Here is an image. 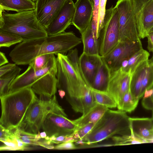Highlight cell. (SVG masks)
Masks as SVG:
<instances>
[{"mask_svg":"<svg viewBox=\"0 0 153 153\" xmlns=\"http://www.w3.org/2000/svg\"><path fill=\"white\" fill-rule=\"evenodd\" d=\"M54 56L53 53H47L38 56L30 63L36 70L41 69L48 63Z\"/></svg>","mask_w":153,"mask_h":153,"instance_id":"1f68e13d","label":"cell"},{"mask_svg":"<svg viewBox=\"0 0 153 153\" xmlns=\"http://www.w3.org/2000/svg\"><path fill=\"white\" fill-rule=\"evenodd\" d=\"M152 121L153 122V110H152Z\"/></svg>","mask_w":153,"mask_h":153,"instance_id":"7dc6e473","label":"cell"},{"mask_svg":"<svg viewBox=\"0 0 153 153\" xmlns=\"http://www.w3.org/2000/svg\"><path fill=\"white\" fill-rule=\"evenodd\" d=\"M67 0H36L35 10L39 22L46 29Z\"/></svg>","mask_w":153,"mask_h":153,"instance_id":"5bb4252c","label":"cell"},{"mask_svg":"<svg viewBox=\"0 0 153 153\" xmlns=\"http://www.w3.org/2000/svg\"><path fill=\"white\" fill-rule=\"evenodd\" d=\"M83 45V53L90 55H100L99 39L94 36L91 23L87 30L81 34Z\"/></svg>","mask_w":153,"mask_h":153,"instance_id":"603a6c76","label":"cell"},{"mask_svg":"<svg viewBox=\"0 0 153 153\" xmlns=\"http://www.w3.org/2000/svg\"><path fill=\"white\" fill-rule=\"evenodd\" d=\"M49 140L53 143L56 144L67 142L74 143L78 140L74 137V134L73 135L69 136H59L55 137L53 136L49 137Z\"/></svg>","mask_w":153,"mask_h":153,"instance_id":"836d02e7","label":"cell"},{"mask_svg":"<svg viewBox=\"0 0 153 153\" xmlns=\"http://www.w3.org/2000/svg\"><path fill=\"white\" fill-rule=\"evenodd\" d=\"M153 86V63L150 59L140 64L131 75L130 90L134 97L139 100L146 89Z\"/></svg>","mask_w":153,"mask_h":153,"instance_id":"30bf717a","label":"cell"},{"mask_svg":"<svg viewBox=\"0 0 153 153\" xmlns=\"http://www.w3.org/2000/svg\"><path fill=\"white\" fill-rule=\"evenodd\" d=\"M115 7L119 15V41L140 40L131 0H118Z\"/></svg>","mask_w":153,"mask_h":153,"instance_id":"52a82bcc","label":"cell"},{"mask_svg":"<svg viewBox=\"0 0 153 153\" xmlns=\"http://www.w3.org/2000/svg\"><path fill=\"white\" fill-rule=\"evenodd\" d=\"M119 15L116 7L106 10L101 30L99 42V55L103 56L110 52L119 42Z\"/></svg>","mask_w":153,"mask_h":153,"instance_id":"8992f818","label":"cell"},{"mask_svg":"<svg viewBox=\"0 0 153 153\" xmlns=\"http://www.w3.org/2000/svg\"><path fill=\"white\" fill-rule=\"evenodd\" d=\"M0 31L16 34L23 41L48 36L46 29L38 20L35 10L13 13L0 12Z\"/></svg>","mask_w":153,"mask_h":153,"instance_id":"3957f363","label":"cell"},{"mask_svg":"<svg viewBox=\"0 0 153 153\" xmlns=\"http://www.w3.org/2000/svg\"><path fill=\"white\" fill-rule=\"evenodd\" d=\"M153 88V86L152 87ZM142 104L147 109L153 110V94L151 96L147 98H143Z\"/></svg>","mask_w":153,"mask_h":153,"instance_id":"ab89813d","label":"cell"},{"mask_svg":"<svg viewBox=\"0 0 153 153\" xmlns=\"http://www.w3.org/2000/svg\"><path fill=\"white\" fill-rule=\"evenodd\" d=\"M57 56V88L65 91L66 99L75 112L87 111L95 100L80 70L77 50L69 51L67 55L58 53Z\"/></svg>","mask_w":153,"mask_h":153,"instance_id":"6da1fadb","label":"cell"},{"mask_svg":"<svg viewBox=\"0 0 153 153\" xmlns=\"http://www.w3.org/2000/svg\"><path fill=\"white\" fill-rule=\"evenodd\" d=\"M139 101L134 98L130 89L118 102L117 107L119 110L130 113L137 107Z\"/></svg>","mask_w":153,"mask_h":153,"instance_id":"d4e9b609","label":"cell"},{"mask_svg":"<svg viewBox=\"0 0 153 153\" xmlns=\"http://www.w3.org/2000/svg\"><path fill=\"white\" fill-rule=\"evenodd\" d=\"M9 62L8 60L6 58L5 54L0 52V66L4 65Z\"/></svg>","mask_w":153,"mask_h":153,"instance_id":"b9f144b4","label":"cell"},{"mask_svg":"<svg viewBox=\"0 0 153 153\" xmlns=\"http://www.w3.org/2000/svg\"><path fill=\"white\" fill-rule=\"evenodd\" d=\"M131 131L147 143L153 142V122L152 118L129 117Z\"/></svg>","mask_w":153,"mask_h":153,"instance_id":"d6986e66","label":"cell"},{"mask_svg":"<svg viewBox=\"0 0 153 153\" xmlns=\"http://www.w3.org/2000/svg\"><path fill=\"white\" fill-rule=\"evenodd\" d=\"M110 75V70L102 61L90 86L91 88L107 92Z\"/></svg>","mask_w":153,"mask_h":153,"instance_id":"7402d4cb","label":"cell"},{"mask_svg":"<svg viewBox=\"0 0 153 153\" xmlns=\"http://www.w3.org/2000/svg\"><path fill=\"white\" fill-rule=\"evenodd\" d=\"M0 98V125L10 130L20 126L30 107L38 99L31 87L5 94Z\"/></svg>","mask_w":153,"mask_h":153,"instance_id":"7a4b0ae2","label":"cell"},{"mask_svg":"<svg viewBox=\"0 0 153 153\" xmlns=\"http://www.w3.org/2000/svg\"><path fill=\"white\" fill-rule=\"evenodd\" d=\"M108 109L107 107L97 104L87 113L77 119L73 120L77 128L84 126L89 123L96 124Z\"/></svg>","mask_w":153,"mask_h":153,"instance_id":"ffe728a7","label":"cell"},{"mask_svg":"<svg viewBox=\"0 0 153 153\" xmlns=\"http://www.w3.org/2000/svg\"><path fill=\"white\" fill-rule=\"evenodd\" d=\"M131 74L120 67L111 73L107 92L117 104L123 95L130 89Z\"/></svg>","mask_w":153,"mask_h":153,"instance_id":"9a60e30c","label":"cell"},{"mask_svg":"<svg viewBox=\"0 0 153 153\" xmlns=\"http://www.w3.org/2000/svg\"><path fill=\"white\" fill-rule=\"evenodd\" d=\"M12 131L16 136L24 143L43 146L42 142L39 141L41 138L39 132L37 134H33L26 132L19 127Z\"/></svg>","mask_w":153,"mask_h":153,"instance_id":"4316f807","label":"cell"},{"mask_svg":"<svg viewBox=\"0 0 153 153\" xmlns=\"http://www.w3.org/2000/svg\"><path fill=\"white\" fill-rule=\"evenodd\" d=\"M75 11L72 0H67L61 10L46 30L48 36L58 34L65 32L71 25Z\"/></svg>","mask_w":153,"mask_h":153,"instance_id":"2e32d148","label":"cell"},{"mask_svg":"<svg viewBox=\"0 0 153 153\" xmlns=\"http://www.w3.org/2000/svg\"><path fill=\"white\" fill-rule=\"evenodd\" d=\"M107 0H100L99 14L98 30L100 34L104 22L106 10L105 6Z\"/></svg>","mask_w":153,"mask_h":153,"instance_id":"e575fe53","label":"cell"},{"mask_svg":"<svg viewBox=\"0 0 153 153\" xmlns=\"http://www.w3.org/2000/svg\"><path fill=\"white\" fill-rule=\"evenodd\" d=\"M114 146H122L146 143L145 140L135 136L131 131L130 135L114 136L111 137Z\"/></svg>","mask_w":153,"mask_h":153,"instance_id":"f546056e","label":"cell"},{"mask_svg":"<svg viewBox=\"0 0 153 153\" xmlns=\"http://www.w3.org/2000/svg\"><path fill=\"white\" fill-rule=\"evenodd\" d=\"M17 137L14 139L8 140L2 142L4 143V145L1 146L0 151H15L21 150L19 147L17 141Z\"/></svg>","mask_w":153,"mask_h":153,"instance_id":"d6a6232c","label":"cell"},{"mask_svg":"<svg viewBox=\"0 0 153 153\" xmlns=\"http://www.w3.org/2000/svg\"><path fill=\"white\" fill-rule=\"evenodd\" d=\"M22 41V39L16 34L0 31V48L10 47Z\"/></svg>","mask_w":153,"mask_h":153,"instance_id":"f1b7e54d","label":"cell"},{"mask_svg":"<svg viewBox=\"0 0 153 153\" xmlns=\"http://www.w3.org/2000/svg\"><path fill=\"white\" fill-rule=\"evenodd\" d=\"M82 42L81 38L72 31L64 32L45 38L41 49V55L47 53L64 54Z\"/></svg>","mask_w":153,"mask_h":153,"instance_id":"9c48e42d","label":"cell"},{"mask_svg":"<svg viewBox=\"0 0 153 153\" xmlns=\"http://www.w3.org/2000/svg\"><path fill=\"white\" fill-rule=\"evenodd\" d=\"M57 68L56 57L54 56L42 68L35 70L30 63L23 73L18 76L10 85L8 93L31 87L48 72Z\"/></svg>","mask_w":153,"mask_h":153,"instance_id":"8fae6325","label":"cell"},{"mask_svg":"<svg viewBox=\"0 0 153 153\" xmlns=\"http://www.w3.org/2000/svg\"><path fill=\"white\" fill-rule=\"evenodd\" d=\"M17 66L14 63H8L0 67V77L10 71Z\"/></svg>","mask_w":153,"mask_h":153,"instance_id":"f35d334b","label":"cell"},{"mask_svg":"<svg viewBox=\"0 0 153 153\" xmlns=\"http://www.w3.org/2000/svg\"><path fill=\"white\" fill-rule=\"evenodd\" d=\"M54 149L71 150L77 149V146L73 142H65L58 144L54 146Z\"/></svg>","mask_w":153,"mask_h":153,"instance_id":"74e56055","label":"cell"},{"mask_svg":"<svg viewBox=\"0 0 153 153\" xmlns=\"http://www.w3.org/2000/svg\"><path fill=\"white\" fill-rule=\"evenodd\" d=\"M149 34H153V28Z\"/></svg>","mask_w":153,"mask_h":153,"instance_id":"f6af8a7d","label":"cell"},{"mask_svg":"<svg viewBox=\"0 0 153 153\" xmlns=\"http://www.w3.org/2000/svg\"><path fill=\"white\" fill-rule=\"evenodd\" d=\"M90 1L94 5V0H90Z\"/></svg>","mask_w":153,"mask_h":153,"instance_id":"c3c4849f","label":"cell"},{"mask_svg":"<svg viewBox=\"0 0 153 153\" xmlns=\"http://www.w3.org/2000/svg\"><path fill=\"white\" fill-rule=\"evenodd\" d=\"M51 113L67 117L64 110L59 104L55 95L49 99L38 98L30 107L19 127L27 132L38 134L45 118Z\"/></svg>","mask_w":153,"mask_h":153,"instance_id":"5b68a950","label":"cell"},{"mask_svg":"<svg viewBox=\"0 0 153 153\" xmlns=\"http://www.w3.org/2000/svg\"><path fill=\"white\" fill-rule=\"evenodd\" d=\"M149 53L143 48L135 53L128 59V64L125 68L122 69L124 71L130 72L131 75L140 64L149 59Z\"/></svg>","mask_w":153,"mask_h":153,"instance_id":"cb8c5ba5","label":"cell"},{"mask_svg":"<svg viewBox=\"0 0 153 153\" xmlns=\"http://www.w3.org/2000/svg\"><path fill=\"white\" fill-rule=\"evenodd\" d=\"M40 135L41 137L42 138H45L47 136V134L45 131L40 133Z\"/></svg>","mask_w":153,"mask_h":153,"instance_id":"ee69618b","label":"cell"},{"mask_svg":"<svg viewBox=\"0 0 153 153\" xmlns=\"http://www.w3.org/2000/svg\"><path fill=\"white\" fill-rule=\"evenodd\" d=\"M150 59L152 61V62L153 63V54L152 56V57Z\"/></svg>","mask_w":153,"mask_h":153,"instance_id":"bcb514c9","label":"cell"},{"mask_svg":"<svg viewBox=\"0 0 153 153\" xmlns=\"http://www.w3.org/2000/svg\"><path fill=\"white\" fill-rule=\"evenodd\" d=\"M102 61L100 55H88L83 52L79 58L82 75L90 88Z\"/></svg>","mask_w":153,"mask_h":153,"instance_id":"ac0fdd59","label":"cell"},{"mask_svg":"<svg viewBox=\"0 0 153 153\" xmlns=\"http://www.w3.org/2000/svg\"><path fill=\"white\" fill-rule=\"evenodd\" d=\"M22 70L17 66L16 68L0 77V97L7 94L10 86Z\"/></svg>","mask_w":153,"mask_h":153,"instance_id":"484cf974","label":"cell"},{"mask_svg":"<svg viewBox=\"0 0 153 153\" xmlns=\"http://www.w3.org/2000/svg\"><path fill=\"white\" fill-rule=\"evenodd\" d=\"M35 3L32 0H0V12H17L35 10Z\"/></svg>","mask_w":153,"mask_h":153,"instance_id":"44dd1931","label":"cell"},{"mask_svg":"<svg viewBox=\"0 0 153 153\" xmlns=\"http://www.w3.org/2000/svg\"><path fill=\"white\" fill-rule=\"evenodd\" d=\"M91 90L97 104L108 108L117 107L116 102L107 92L98 91L92 89Z\"/></svg>","mask_w":153,"mask_h":153,"instance_id":"83f0119b","label":"cell"},{"mask_svg":"<svg viewBox=\"0 0 153 153\" xmlns=\"http://www.w3.org/2000/svg\"><path fill=\"white\" fill-rule=\"evenodd\" d=\"M100 0H94L91 26L94 37L99 39L100 34L99 32V14Z\"/></svg>","mask_w":153,"mask_h":153,"instance_id":"4dcf8cb0","label":"cell"},{"mask_svg":"<svg viewBox=\"0 0 153 153\" xmlns=\"http://www.w3.org/2000/svg\"><path fill=\"white\" fill-rule=\"evenodd\" d=\"M140 39L147 37L153 28V0H131Z\"/></svg>","mask_w":153,"mask_h":153,"instance_id":"7c38bea8","label":"cell"},{"mask_svg":"<svg viewBox=\"0 0 153 153\" xmlns=\"http://www.w3.org/2000/svg\"><path fill=\"white\" fill-rule=\"evenodd\" d=\"M72 25L83 33L90 25L92 19L93 4L90 0H77Z\"/></svg>","mask_w":153,"mask_h":153,"instance_id":"e0dca14e","label":"cell"},{"mask_svg":"<svg viewBox=\"0 0 153 153\" xmlns=\"http://www.w3.org/2000/svg\"><path fill=\"white\" fill-rule=\"evenodd\" d=\"M44 131L49 137L53 136H69L73 135L77 126L71 120L61 114L49 113L44 120L42 126Z\"/></svg>","mask_w":153,"mask_h":153,"instance_id":"4fadbf2b","label":"cell"},{"mask_svg":"<svg viewBox=\"0 0 153 153\" xmlns=\"http://www.w3.org/2000/svg\"><path fill=\"white\" fill-rule=\"evenodd\" d=\"M32 0L33 1H36V0Z\"/></svg>","mask_w":153,"mask_h":153,"instance_id":"681fc988","label":"cell"},{"mask_svg":"<svg viewBox=\"0 0 153 153\" xmlns=\"http://www.w3.org/2000/svg\"><path fill=\"white\" fill-rule=\"evenodd\" d=\"M0 140L1 142L16 138V137L12 131L6 129L1 125H0Z\"/></svg>","mask_w":153,"mask_h":153,"instance_id":"d590c367","label":"cell"},{"mask_svg":"<svg viewBox=\"0 0 153 153\" xmlns=\"http://www.w3.org/2000/svg\"><path fill=\"white\" fill-rule=\"evenodd\" d=\"M143 48L141 40L119 41L108 53L101 56L111 73L120 68L122 62L128 60L133 54Z\"/></svg>","mask_w":153,"mask_h":153,"instance_id":"ba28073f","label":"cell"},{"mask_svg":"<svg viewBox=\"0 0 153 153\" xmlns=\"http://www.w3.org/2000/svg\"><path fill=\"white\" fill-rule=\"evenodd\" d=\"M58 91L60 97L62 99L65 96V91L64 90L61 89H59Z\"/></svg>","mask_w":153,"mask_h":153,"instance_id":"7bdbcfd3","label":"cell"},{"mask_svg":"<svg viewBox=\"0 0 153 153\" xmlns=\"http://www.w3.org/2000/svg\"><path fill=\"white\" fill-rule=\"evenodd\" d=\"M129 117L126 112L109 109L82 139L86 145L94 144L116 134L130 135Z\"/></svg>","mask_w":153,"mask_h":153,"instance_id":"277c9868","label":"cell"},{"mask_svg":"<svg viewBox=\"0 0 153 153\" xmlns=\"http://www.w3.org/2000/svg\"><path fill=\"white\" fill-rule=\"evenodd\" d=\"M95 124L90 123L82 127L77 128L75 132L80 139H82L90 132Z\"/></svg>","mask_w":153,"mask_h":153,"instance_id":"8d00e7d4","label":"cell"},{"mask_svg":"<svg viewBox=\"0 0 153 153\" xmlns=\"http://www.w3.org/2000/svg\"><path fill=\"white\" fill-rule=\"evenodd\" d=\"M148 40L147 49L153 53V34H149L147 37Z\"/></svg>","mask_w":153,"mask_h":153,"instance_id":"60d3db41","label":"cell"}]
</instances>
